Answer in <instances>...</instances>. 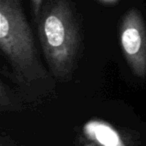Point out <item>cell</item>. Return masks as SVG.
<instances>
[{
  "label": "cell",
  "mask_w": 146,
  "mask_h": 146,
  "mask_svg": "<svg viewBox=\"0 0 146 146\" xmlns=\"http://www.w3.org/2000/svg\"><path fill=\"white\" fill-rule=\"evenodd\" d=\"M43 53L56 78L64 80L75 67L80 36L72 10L65 0H50L38 15Z\"/></svg>",
  "instance_id": "cell-1"
},
{
  "label": "cell",
  "mask_w": 146,
  "mask_h": 146,
  "mask_svg": "<svg viewBox=\"0 0 146 146\" xmlns=\"http://www.w3.org/2000/svg\"><path fill=\"white\" fill-rule=\"evenodd\" d=\"M0 48L21 78L41 75L32 33L19 2L0 0Z\"/></svg>",
  "instance_id": "cell-2"
},
{
  "label": "cell",
  "mask_w": 146,
  "mask_h": 146,
  "mask_svg": "<svg viewBox=\"0 0 146 146\" xmlns=\"http://www.w3.org/2000/svg\"><path fill=\"white\" fill-rule=\"evenodd\" d=\"M119 41L125 60L137 77L146 76V25L137 9H130L122 19Z\"/></svg>",
  "instance_id": "cell-3"
},
{
  "label": "cell",
  "mask_w": 146,
  "mask_h": 146,
  "mask_svg": "<svg viewBox=\"0 0 146 146\" xmlns=\"http://www.w3.org/2000/svg\"><path fill=\"white\" fill-rule=\"evenodd\" d=\"M83 133L96 146H126L117 130L103 120H89L83 126Z\"/></svg>",
  "instance_id": "cell-4"
},
{
  "label": "cell",
  "mask_w": 146,
  "mask_h": 146,
  "mask_svg": "<svg viewBox=\"0 0 146 146\" xmlns=\"http://www.w3.org/2000/svg\"><path fill=\"white\" fill-rule=\"evenodd\" d=\"M42 1L43 0H31V3H32V10L34 13L35 17H38L40 10L42 8Z\"/></svg>",
  "instance_id": "cell-5"
},
{
  "label": "cell",
  "mask_w": 146,
  "mask_h": 146,
  "mask_svg": "<svg viewBox=\"0 0 146 146\" xmlns=\"http://www.w3.org/2000/svg\"><path fill=\"white\" fill-rule=\"evenodd\" d=\"M102 2H105V3H112V2H115L117 0H101Z\"/></svg>",
  "instance_id": "cell-6"
},
{
  "label": "cell",
  "mask_w": 146,
  "mask_h": 146,
  "mask_svg": "<svg viewBox=\"0 0 146 146\" xmlns=\"http://www.w3.org/2000/svg\"><path fill=\"white\" fill-rule=\"evenodd\" d=\"M4 1H7V2H12V3H18L19 0H4Z\"/></svg>",
  "instance_id": "cell-7"
},
{
  "label": "cell",
  "mask_w": 146,
  "mask_h": 146,
  "mask_svg": "<svg viewBox=\"0 0 146 146\" xmlns=\"http://www.w3.org/2000/svg\"><path fill=\"white\" fill-rule=\"evenodd\" d=\"M85 146H95V145H93V144H87V145H85Z\"/></svg>",
  "instance_id": "cell-8"
}]
</instances>
